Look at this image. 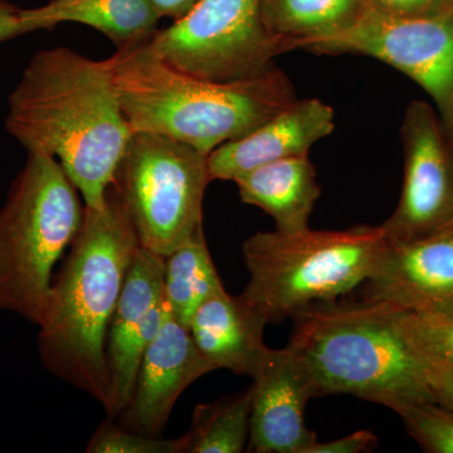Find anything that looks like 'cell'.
<instances>
[{
    "instance_id": "cell-1",
    "label": "cell",
    "mask_w": 453,
    "mask_h": 453,
    "mask_svg": "<svg viewBox=\"0 0 453 453\" xmlns=\"http://www.w3.org/2000/svg\"><path fill=\"white\" fill-rule=\"evenodd\" d=\"M5 129L28 153L55 157L88 208L105 203L133 134L106 59L65 47L32 57L9 95Z\"/></svg>"
},
{
    "instance_id": "cell-2",
    "label": "cell",
    "mask_w": 453,
    "mask_h": 453,
    "mask_svg": "<svg viewBox=\"0 0 453 453\" xmlns=\"http://www.w3.org/2000/svg\"><path fill=\"white\" fill-rule=\"evenodd\" d=\"M140 249L111 184L100 208L85 207L82 225L53 275L38 333L44 368L105 407L106 340L127 271Z\"/></svg>"
},
{
    "instance_id": "cell-3",
    "label": "cell",
    "mask_w": 453,
    "mask_h": 453,
    "mask_svg": "<svg viewBox=\"0 0 453 453\" xmlns=\"http://www.w3.org/2000/svg\"><path fill=\"white\" fill-rule=\"evenodd\" d=\"M106 62L131 131L160 134L207 155L297 98L276 65L250 79L208 81L170 67L149 44L116 50Z\"/></svg>"
},
{
    "instance_id": "cell-4",
    "label": "cell",
    "mask_w": 453,
    "mask_h": 453,
    "mask_svg": "<svg viewBox=\"0 0 453 453\" xmlns=\"http://www.w3.org/2000/svg\"><path fill=\"white\" fill-rule=\"evenodd\" d=\"M288 345L308 369L315 396L351 395L395 411L432 398L427 363L381 301H321L292 316Z\"/></svg>"
},
{
    "instance_id": "cell-5",
    "label": "cell",
    "mask_w": 453,
    "mask_h": 453,
    "mask_svg": "<svg viewBox=\"0 0 453 453\" xmlns=\"http://www.w3.org/2000/svg\"><path fill=\"white\" fill-rule=\"evenodd\" d=\"M388 240L381 226L344 231L258 232L242 244L249 283L241 297L267 324L365 285Z\"/></svg>"
},
{
    "instance_id": "cell-6",
    "label": "cell",
    "mask_w": 453,
    "mask_h": 453,
    "mask_svg": "<svg viewBox=\"0 0 453 453\" xmlns=\"http://www.w3.org/2000/svg\"><path fill=\"white\" fill-rule=\"evenodd\" d=\"M85 216L79 190L50 155L28 153L0 207V311L40 325L53 270Z\"/></svg>"
},
{
    "instance_id": "cell-7",
    "label": "cell",
    "mask_w": 453,
    "mask_h": 453,
    "mask_svg": "<svg viewBox=\"0 0 453 453\" xmlns=\"http://www.w3.org/2000/svg\"><path fill=\"white\" fill-rule=\"evenodd\" d=\"M208 157L168 136L133 131L111 186L140 247L165 257L203 231Z\"/></svg>"
},
{
    "instance_id": "cell-8",
    "label": "cell",
    "mask_w": 453,
    "mask_h": 453,
    "mask_svg": "<svg viewBox=\"0 0 453 453\" xmlns=\"http://www.w3.org/2000/svg\"><path fill=\"white\" fill-rule=\"evenodd\" d=\"M149 49L170 67L214 82L258 76L285 53L265 28L261 0H201L159 29Z\"/></svg>"
},
{
    "instance_id": "cell-9",
    "label": "cell",
    "mask_w": 453,
    "mask_h": 453,
    "mask_svg": "<svg viewBox=\"0 0 453 453\" xmlns=\"http://www.w3.org/2000/svg\"><path fill=\"white\" fill-rule=\"evenodd\" d=\"M319 55H363L413 80L434 100L441 120L453 105V12L395 18L368 11L353 28L310 47Z\"/></svg>"
},
{
    "instance_id": "cell-10",
    "label": "cell",
    "mask_w": 453,
    "mask_h": 453,
    "mask_svg": "<svg viewBox=\"0 0 453 453\" xmlns=\"http://www.w3.org/2000/svg\"><path fill=\"white\" fill-rule=\"evenodd\" d=\"M401 138V198L381 225L392 242L417 240L453 226V146L440 115L425 101H413L405 110Z\"/></svg>"
},
{
    "instance_id": "cell-11",
    "label": "cell",
    "mask_w": 453,
    "mask_h": 453,
    "mask_svg": "<svg viewBox=\"0 0 453 453\" xmlns=\"http://www.w3.org/2000/svg\"><path fill=\"white\" fill-rule=\"evenodd\" d=\"M166 312L164 257L140 247L127 271L106 340L109 419L129 405L146 348L159 332Z\"/></svg>"
},
{
    "instance_id": "cell-12",
    "label": "cell",
    "mask_w": 453,
    "mask_h": 453,
    "mask_svg": "<svg viewBox=\"0 0 453 453\" xmlns=\"http://www.w3.org/2000/svg\"><path fill=\"white\" fill-rule=\"evenodd\" d=\"M365 297L413 314H453V226L405 242L388 241Z\"/></svg>"
},
{
    "instance_id": "cell-13",
    "label": "cell",
    "mask_w": 453,
    "mask_h": 453,
    "mask_svg": "<svg viewBox=\"0 0 453 453\" xmlns=\"http://www.w3.org/2000/svg\"><path fill=\"white\" fill-rule=\"evenodd\" d=\"M213 371L190 330L175 320L166 305L162 326L140 363L133 398L118 416L119 425L135 434L159 437L181 393Z\"/></svg>"
},
{
    "instance_id": "cell-14",
    "label": "cell",
    "mask_w": 453,
    "mask_h": 453,
    "mask_svg": "<svg viewBox=\"0 0 453 453\" xmlns=\"http://www.w3.org/2000/svg\"><path fill=\"white\" fill-rule=\"evenodd\" d=\"M250 452L306 453L318 437L305 423V407L316 398L314 384L294 349H271L252 378Z\"/></svg>"
},
{
    "instance_id": "cell-15",
    "label": "cell",
    "mask_w": 453,
    "mask_h": 453,
    "mask_svg": "<svg viewBox=\"0 0 453 453\" xmlns=\"http://www.w3.org/2000/svg\"><path fill=\"white\" fill-rule=\"evenodd\" d=\"M335 113L318 98L295 100L243 138L220 145L208 157L211 180H232L265 164L305 157L333 134Z\"/></svg>"
},
{
    "instance_id": "cell-16",
    "label": "cell",
    "mask_w": 453,
    "mask_h": 453,
    "mask_svg": "<svg viewBox=\"0 0 453 453\" xmlns=\"http://www.w3.org/2000/svg\"><path fill=\"white\" fill-rule=\"evenodd\" d=\"M266 325L242 297L223 290L199 306L189 330L214 371L226 369L253 378L271 351L265 344Z\"/></svg>"
},
{
    "instance_id": "cell-17",
    "label": "cell",
    "mask_w": 453,
    "mask_h": 453,
    "mask_svg": "<svg viewBox=\"0 0 453 453\" xmlns=\"http://www.w3.org/2000/svg\"><path fill=\"white\" fill-rule=\"evenodd\" d=\"M159 20L149 0H50L42 7L20 9L25 35L80 23L106 35L116 50L150 43L159 31Z\"/></svg>"
},
{
    "instance_id": "cell-18",
    "label": "cell",
    "mask_w": 453,
    "mask_h": 453,
    "mask_svg": "<svg viewBox=\"0 0 453 453\" xmlns=\"http://www.w3.org/2000/svg\"><path fill=\"white\" fill-rule=\"evenodd\" d=\"M234 181L241 201L266 211L275 220L276 231L292 234L310 228L321 188L309 155L265 164Z\"/></svg>"
},
{
    "instance_id": "cell-19",
    "label": "cell",
    "mask_w": 453,
    "mask_h": 453,
    "mask_svg": "<svg viewBox=\"0 0 453 453\" xmlns=\"http://www.w3.org/2000/svg\"><path fill=\"white\" fill-rule=\"evenodd\" d=\"M368 11L365 0H261L265 28L285 53L349 31Z\"/></svg>"
},
{
    "instance_id": "cell-20",
    "label": "cell",
    "mask_w": 453,
    "mask_h": 453,
    "mask_svg": "<svg viewBox=\"0 0 453 453\" xmlns=\"http://www.w3.org/2000/svg\"><path fill=\"white\" fill-rule=\"evenodd\" d=\"M223 290L204 231L164 257V299L175 320L188 329L199 306Z\"/></svg>"
},
{
    "instance_id": "cell-21",
    "label": "cell",
    "mask_w": 453,
    "mask_h": 453,
    "mask_svg": "<svg viewBox=\"0 0 453 453\" xmlns=\"http://www.w3.org/2000/svg\"><path fill=\"white\" fill-rule=\"evenodd\" d=\"M252 389L198 404L186 436V453H241L250 438Z\"/></svg>"
},
{
    "instance_id": "cell-22",
    "label": "cell",
    "mask_w": 453,
    "mask_h": 453,
    "mask_svg": "<svg viewBox=\"0 0 453 453\" xmlns=\"http://www.w3.org/2000/svg\"><path fill=\"white\" fill-rule=\"evenodd\" d=\"M426 452L453 453V410L434 399L407 402L395 411Z\"/></svg>"
},
{
    "instance_id": "cell-23",
    "label": "cell",
    "mask_w": 453,
    "mask_h": 453,
    "mask_svg": "<svg viewBox=\"0 0 453 453\" xmlns=\"http://www.w3.org/2000/svg\"><path fill=\"white\" fill-rule=\"evenodd\" d=\"M396 321L426 362L453 366V314H413L396 309Z\"/></svg>"
},
{
    "instance_id": "cell-24",
    "label": "cell",
    "mask_w": 453,
    "mask_h": 453,
    "mask_svg": "<svg viewBox=\"0 0 453 453\" xmlns=\"http://www.w3.org/2000/svg\"><path fill=\"white\" fill-rule=\"evenodd\" d=\"M186 436L166 438L144 436L115 425L101 422L89 438L88 453H186Z\"/></svg>"
},
{
    "instance_id": "cell-25",
    "label": "cell",
    "mask_w": 453,
    "mask_h": 453,
    "mask_svg": "<svg viewBox=\"0 0 453 453\" xmlns=\"http://www.w3.org/2000/svg\"><path fill=\"white\" fill-rule=\"evenodd\" d=\"M369 11L395 18H428L453 12V0H365Z\"/></svg>"
},
{
    "instance_id": "cell-26",
    "label": "cell",
    "mask_w": 453,
    "mask_h": 453,
    "mask_svg": "<svg viewBox=\"0 0 453 453\" xmlns=\"http://www.w3.org/2000/svg\"><path fill=\"white\" fill-rule=\"evenodd\" d=\"M378 446V437L372 432H354L347 437L339 438L332 442L320 443L316 441L306 453H363L372 452Z\"/></svg>"
},
{
    "instance_id": "cell-27",
    "label": "cell",
    "mask_w": 453,
    "mask_h": 453,
    "mask_svg": "<svg viewBox=\"0 0 453 453\" xmlns=\"http://www.w3.org/2000/svg\"><path fill=\"white\" fill-rule=\"evenodd\" d=\"M427 363V380L432 398L453 410V366Z\"/></svg>"
},
{
    "instance_id": "cell-28",
    "label": "cell",
    "mask_w": 453,
    "mask_h": 453,
    "mask_svg": "<svg viewBox=\"0 0 453 453\" xmlns=\"http://www.w3.org/2000/svg\"><path fill=\"white\" fill-rule=\"evenodd\" d=\"M25 35L20 22V8L8 0H0V43Z\"/></svg>"
},
{
    "instance_id": "cell-29",
    "label": "cell",
    "mask_w": 453,
    "mask_h": 453,
    "mask_svg": "<svg viewBox=\"0 0 453 453\" xmlns=\"http://www.w3.org/2000/svg\"><path fill=\"white\" fill-rule=\"evenodd\" d=\"M149 2L153 5L160 19L170 18L174 22L187 16L201 0H149Z\"/></svg>"
},
{
    "instance_id": "cell-30",
    "label": "cell",
    "mask_w": 453,
    "mask_h": 453,
    "mask_svg": "<svg viewBox=\"0 0 453 453\" xmlns=\"http://www.w3.org/2000/svg\"><path fill=\"white\" fill-rule=\"evenodd\" d=\"M442 122L447 131V135H449V140H451L453 146V105L451 110H449V115H447L445 119H442Z\"/></svg>"
}]
</instances>
